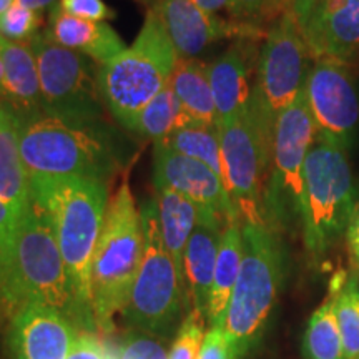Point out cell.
I'll use <instances>...</instances> for the list:
<instances>
[{
  "mask_svg": "<svg viewBox=\"0 0 359 359\" xmlns=\"http://www.w3.org/2000/svg\"><path fill=\"white\" fill-rule=\"evenodd\" d=\"M30 190L52 219L70 283L75 325L90 333L97 330L90 285L92 263L110 201L105 180H40L30 183Z\"/></svg>",
  "mask_w": 359,
  "mask_h": 359,
  "instance_id": "cell-1",
  "label": "cell"
},
{
  "mask_svg": "<svg viewBox=\"0 0 359 359\" xmlns=\"http://www.w3.org/2000/svg\"><path fill=\"white\" fill-rule=\"evenodd\" d=\"M243 257L223 331L236 359H243L262 341L286 276V255L268 224H241Z\"/></svg>",
  "mask_w": 359,
  "mask_h": 359,
  "instance_id": "cell-2",
  "label": "cell"
},
{
  "mask_svg": "<svg viewBox=\"0 0 359 359\" xmlns=\"http://www.w3.org/2000/svg\"><path fill=\"white\" fill-rule=\"evenodd\" d=\"M180 57L154 7L130 47L97 70L98 88L107 110L132 130L140 111L168 87Z\"/></svg>",
  "mask_w": 359,
  "mask_h": 359,
  "instance_id": "cell-3",
  "label": "cell"
},
{
  "mask_svg": "<svg viewBox=\"0 0 359 359\" xmlns=\"http://www.w3.org/2000/svg\"><path fill=\"white\" fill-rule=\"evenodd\" d=\"M143 248L142 215L125 182L109 201L92 263V308L98 331L111 333L115 316L127 306Z\"/></svg>",
  "mask_w": 359,
  "mask_h": 359,
  "instance_id": "cell-4",
  "label": "cell"
},
{
  "mask_svg": "<svg viewBox=\"0 0 359 359\" xmlns=\"http://www.w3.org/2000/svg\"><path fill=\"white\" fill-rule=\"evenodd\" d=\"M359 203L358 187L346 150L316 140L304 161L303 241L320 263L346 233Z\"/></svg>",
  "mask_w": 359,
  "mask_h": 359,
  "instance_id": "cell-5",
  "label": "cell"
},
{
  "mask_svg": "<svg viewBox=\"0 0 359 359\" xmlns=\"http://www.w3.org/2000/svg\"><path fill=\"white\" fill-rule=\"evenodd\" d=\"M140 215L145 248L122 316L132 330L168 339L182 326L190 296L161 236L156 200H148Z\"/></svg>",
  "mask_w": 359,
  "mask_h": 359,
  "instance_id": "cell-6",
  "label": "cell"
},
{
  "mask_svg": "<svg viewBox=\"0 0 359 359\" xmlns=\"http://www.w3.org/2000/svg\"><path fill=\"white\" fill-rule=\"evenodd\" d=\"M19 148L30 183L72 177L105 180L115 168L105 133L52 116L20 122Z\"/></svg>",
  "mask_w": 359,
  "mask_h": 359,
  "instance_id": "cell-7",
  "label": "cell"
},
{
  "mask_svg": "<svg viewBox=\"0 0 359 359\" xmlns=\"http://www.w3.org/2000/svg\"><path fill=\"white\" fill-rule=\"evenodd\" d=\"M27 303L47 304L74 321V299L55 230L48 213L34 198L17 230L11 311Z\"/></svg>",
  "mask_w": 359,
  "mask_h": 359,
  "instance_id": "cell-8",
  "label": "cell"
},
{
  "mask_svg": "<svg viewBox=\"0 0 359 359\" xmlns=\"http://www.w3.org/2000/svg\"><path fill=\"white\" fill-rule=\"evenodd\" d=\"M39 64L43 115L103 133L105 102L90 58L53 42L47 30L32 42Z\"/></svg>",
  "mask_w": 359,
  "mask_h": 359,
  "instance_id": "cell-9",
  "label": "cell"
},
{
  "mask_svg": "<svg viewBox=\"0 0 359 359\" xmlns=\"http://www.w3.org/2000/svg\"><path fill=\"white\" fill-rule=\"evenodd\" d=\"M218 133L224 187L238 218L241 224H266L263 196L271 167L275 127L248 103L238 118L219 125Z\"/></svg>",
  "mask_w": 359,
  "mask_h": 359,
  "instance_id": "cell-10",
  "label": "cell"
},
{
  "mask_svg": "<svg viewBox=\"0 0 359 359\" xmlns=\"http://www.w3.org/2000/svg\"><path fill=\"white\" fill-rule=\"evenodd\" d=\"M316 138L318 130L303 88L275 123L271 167L263 196L264 218L273 230L293 222L302 224L304 161Z\"/></svg>",
  "mask_w": 359,
  "mask_h": 359,
  "instance_id": "cell-11",
  "label": "cell"
},
{
  "mask_svg": "<svg viewBox=\"0 0 359 359\" xmlns=\"http://www.w3.org/2000/svg\"><path fill=\"white\" fill-rule=\"evenodd\" d=\"M308 60L311 55L302 29L294 13L288 11L266 32L250 98L251 105L271 125L304 88Z\"/></svg>",
  "mask_w": 359,
  "mask_h": 359,
  "instance_id": "cell-12",
  "label": "cell"
},
{
  "mask_svg": "<svg viewBox=\"0 0 359 359\" xmlns=\"http://www.w3.org/2000/svg\"><path fill=\"white\" fill-rule=\"evenodd\" d=\"M304 93L318 130L316 140L348 150L359 127V90L353 67L333 60H313Z\"/></svg>",
  "mask_w": 359,
  "mask_h": 359,
  "instance_id": "cell-13",
  "label": "cell"
},
{
  "mask_svg": "<svg viewBox=\"0 0 359 359\" xmlns=\"http://www.w3.org/2000/svg\"><path fill=\"white\" fill-rule=\"evenodd\" d=\"M155 188H170L198 206V223L224 228L241 223L223 180L198 160L170 150L163 143L154 148Z\"/></svg>",
  "mask_w": 359,
  "mask_h": 359,
  "instance_id": "cell-14",
  "label": "cell"
},
{
  "mask_svg": "<svg viewBox=\"0 0 359 359\" xmlns=\"http://www.w3.org/2000/svg\"><path fill=\"white\" fill-rule=\"evenodd\" d=\"M291 12L311 60L359 64V0H303Z\"/></svg>",
  "mask_w": 359,
  "mask_h": 359,
  "instance_id": "cell-15",
  "label": "cell"
},
{
  "mask_svg": "<svg viewBox=\"0 0 359 359\" xmlns=\"http://www.w3.org/2000/svg\"><path fill=\"white\" fill-rule=\"evenodd\" d=\"M154 8L180 58H195L208 45L228 37H266L258 27L218 19L215 13L203 11L195 0H156Z\"/></svg>",
  "mask_w": 359,
  "mask_h": 359,
  "instance_id": "cell-16",
  "label": "cell"
},
{
  "mask_svg": "<svg viewBox=\"0 0 359 359\" xmlns=\"http://www.w3.org/2000/svg\"><path fill=\"white\" fill-rule=\"evenodd\" d=\"M77 336V325L67 314L27 303L13 313L8 346L15 359H67Z\"/></svg>",
  "mask_w": 359,
  "mask_h": 359,
  "instance_id": "cell-17",
  "label": "cell"
},
{
  "mask_svg": "<svg viewBox=\"0 0 359 359\" xmlns=\"http://www.w3.org/2000/svg\"><path fill=\"white\" fill-rule=\"evenodd\" d=\"M253 52V40L241 39L208 65L217 127L233 122L248 109L253 90L250 85Z\"/></svg>",
  "mask_w": 359,
  "mask_h": 359,
  "instance_id": "cell-18",
  "label": "cell"
},
{
  "mask_svg": "<svg viewBox=\"0 0 359 359\" xmlns=\"http://www.w3.org/2000/svg\"><path fill=\"white\" fill-rule=\"evenodd\" d=\"M0 58L4 65V95L8 109L22 123L43 115L42 87L37 57L30 43H13L0 37Z\"/></svg>",
  "mask_w": 359,
  "mask_h": 359,
  "instance_id": "cell-19",
  "label": "cell"
},
{
  "mask_svg": "<svg viewBox=\"0 0 359 359\" xmlns=\"http://www.w3.org/2000/svg\"><path fill=\"white\" fill-rule=\"evenodd\" d=\"M48 22L50 27L47 29V34L53 42L100 65L127 48L122 37L107 22L77 19L62 12L58 7L50 11Z\"/></svg>",
  "mask_w": 359,
  "mask_h": 359,
  "instance_id": "cell-20",
  "label": "cell"
},
{
  "mask_svg": "<svg viewBox=\"0 0 359 359\" xmlns=\"http://www.w3.org/2000/svg\"><path fill=\"white\" fill-rule=\"evenodd\" d=\"M20 118L0 107V201L19 219L32 203V190L19 148Z\"/></svg>",
  "mask_w": 359,
  "mask_h": 359,
  "instance_id": "cell-21",
  "label": "cell"
},
{
  "mask_svg": "<svg viewBox=\"0 0 359 359\" xmlns=\"http://www.w3.org/2000/svg\"><path fill=\"white\" fill-rule=\"evenodd\" d=\"M222 233V228L198 223L188 240L185 258H183V271H185L191 308L201 313L206 325H208L210 293H212Z\"/></svg>",
  "mask_w": 359,
  "mask_h": 359,
  "instance_id": "cell-22",
  "label": "cell"
},
{
  "mask_svg": "<svg viewBox=\"0 0 359 359\" xmlns=\"http://www.w3.org/2000/svg\"><path fill=\"white\" fill-rule=\"evenodd\" d=\"M168 85L182 110V125L201 123L217 127V109L210 85L208 65L195 58H180Z\"/></svg>",
  "mask_w": 359,
  "mask_h": 359,
  "instance_id": "cell-23",
  "label": "cell"
},
{
  "mask_svg": "<svg viewBox=\"0 0 359 359\" xmlns=\"http://www.w3.org/2000/svg\"><path fill=\"white\" fill-rule=\"evenodd\" d=\"M243 257L241 223H230L222 233L212 293L208 304V327H223Z\"/></svg>",
  "mask_w": 359,
  "mask_h": 359,
  "instance_id": "cell-24",
  "label": "cell"
},
{
  "mask_svg": "<svg viewBox=\"0 0 359 359\" xmlns=\"http://www.w3.org/2000/svg\"><path fill=\"white\" fill-rule=\"evenodd\" d=\"M155 200L156 206H158L160 228L165 246H167L168 253L172 255L173 262L177 264L180 276L185 281L183 258H185L188 240L198 224V206L180 193L170 190V188L156 190Z\"/></svg>",
  "mask_w": 359,
  "mask_h": 359,
  "instance_id": "cell-25",
  "label": "cell"
},
{
  "mask_svg": "<svg viewBox=\"0 0 359 359\" xmlns=\"http://www.w3.org/2000/svg\"><path fill=\"white\" fill-rule=\"evenodd\" d=\"M158 143H163L165 147L180 155L201 161L206 167L212 168L224 183L218 127L201 123H183L175 128L163 142Z\"/></svg>",
  "mask_w": 359,
  "mask_h": 359,
  "instance_id": "cell-26",
  "label": "cell"
},
{
  "mask_svg": "<svg viewBox=\"0 0 359 359\" xmlns=\"http://www.w3.org/2000/svg\"><path fill=\"white\" fill-rule=\"evenodd\" d=\"M303 359H346L343 338L334 316L333 294L309 318L303 334Z\"/></svg>",
  "mask_w": 359,
  "mask_h": 359,
  "instance_id": "cell-27",
  "label": "cell"
},
{
  "mask_svg": "<svg viewBox=\"0 0 359 359\" xmlns=\"http://www.w3.org/2000/svg\"><path fill=\"white\" fill-rule=\"evenodd\" d=\"M183 122L182 110L172 88L165 87L148 105L138 114L132 132L150 138L155 143L163 142L175 128Z\"/></svg>",
  "mask_w": 359,
  "mask_h": 359,
  "instance_id": "cell-28",
  "label": "cell"
},
{
  "mask_svg": "<svg viewBox=\"0 0 359 359\" xmlns=\"http://www.w3.org/2000/svg\"><path fill=\"white\" fill-rule=\"evenodd\" d=\"M334 316L343 338L346 359L359 358V275L344 278L338 290L331 291Z\"/></svg>",
  "mask_w": 359,
  "mask_h": 359,
  "instance_id": "cell-29",
  "label": "cell"
},
{
  "mask_svg": "<svg viewBox=\"0 0 359 359\" xmlns=\"http://www.w3.org/2000/svg\"><path fill=\"white\" fill-rule=\"evenodd\" d=\"M19 219L0 201V306L11 311V293L15 262V241Z\"/></svg>",
  "mask_w": 359,
  "mask_h": 359,
  "instance_id": "cell-30",
  "label": "cell"
},
{
  "mask_svg": "<svg viewBox=\"0 0 359 359\" xmlns=\"http://www.w3.org/2000/svg\"><path fill=\"white\" fill-rule=\"evenodd\" d=\"M288 11H291V0H231L228 7L233 20L258 29H262V24L281 19Z\"/></svg>",
  "mask_w": 359,
  "mask_h": 359,
  "instance_id": "cell-31",
  "label": "cell"
},
{
  "mask_svg": "<svg viewBox=\"0 0 359 359\" xmlns=\"http://www.w3.org/2000/svg\"><path fill=\"white\" fill-rule=\"evenodd\" d=\"M40 24L42 13L15 2L4 15H0V37L13 43H30L37 37Z\"/></svg>",
  "mask_w": 359,
  "mask_h": 359,
  "instance_id": "cell-32",
  "label": "cell"
},
{
  "mask_svg": "<svg viewBox=\"0 0 359 359\" xmlns=\"http://www.w3.org/2000/svg\"><path fill=\"white\" fill-rule=\"evenodd\" d=\"M205 326L208 325L201 313L191 308L177 331V338L170 348V359H198L205 338Z\"/></svg>",
  "mask_w": 359,
  "mask_h": 359,
  "instance_id": "cell-33",
  "label": "cell"
},
{
  "mask_svg": "<svg viewBox=\"0 0 359 359\" xmlns=\"http://www.w3.org/2000/svg\"><path fill=\"white\" fill-rule=\"evenodd\" d=\"M115 359H170V348L165 338L132 330L120 343Z\"/></svg>",
  "mask_w": 359,
  "mask_h": 359,
  "instance_id": "cell-34",
  "label": "cell"
},
{
  "mask_svg": "<svg viewBox=\"0 0 359 359\" xmlns=\"http://www.w3.org/2000/svg\"><path fill=\"white\" fill-rule=\"evenodd\" d=\"M57 7L69 15L92 22H107L116 15L103 0H58Z\"/></svg>",
  "mask_w": 359,
  "mask_h": 359,
  "instance_id": "cell-35",
  "label": "cell"
},
{
  "mask_svg": "<svg viewBox=\"0 0 359 359\" xmlns=\"http://www.w3.org/2000/svg\"><path fill=\"white\" fill-rule=\"evenodd\" d=\"M198 359H236L223 327H208L201 343Z\"/></svg>",
  "mask_w": 359,
  "mask_h": 359,
  "instance_id": "cell-36",
  "label": "cell"
},
{
  "mask_svg": "<svg viewBox=\"0 0 359 359\" xmlns=\"http://www.w3.org/2000/svg\"><path fill=\"white\" fill-rule=\"evenodd\" d=\"M67 359H109L102 343L92 333L79 334Z\"/></svg>",
  "mask_w": 359,
  "mask_h": 359,
  "instance_id": "cell-37",
  "label": "cell"
},
{
  "mask_svg": "<svg viewBox=\"0 0 359 359\" xmlns=\"http://www.w3.org/2000/svg\"><path fill=\"white\" fill-rule=\"evenodd\" d=\"M344 238H346L349 264H351L353 273L359 275V203L354 210L351 219H349Z\"/></svg>",
  "mask_w": 359,
  "mask_h": 359,
  "instance_id": "cell-38",
  "label": "cell"
},
{
  "mask_svg": "<svg viewBox=\"0 0 359 359\" xmlns=\"http://www.w3.org/2000/svg\"><path fill=\"white\" fill-rule=\"evenodd\" d=\"M17 4L22 7L30 8V11L42 13L43 11H52L53 7H57L58 0H17Z\"/></svg>",
  "mask_w": 359,
  "mask_h": 359,
  "instance_id": "cell-39",
  "label": "cell"
},
{
  "mask_svg": "<svg viewBox=\"0 0 359 359\" xmlns=\"http://www.w3.org/2000/svg\"><path fill=\"white\" fill-rule=\"evenodd\" d=\"M195 2L198 4L203 11L210 13H217L219 11H223V8H226L228 11L231 0H195Z\"/></svg>",
  "mask_w": 359,
  "mask_h": 359,
  "instance_id": "cell-40",
  "label": "cell"
},
{
  "mask_svg": "<svg viewBox=\"0 0 359 359\" xmlns=\"http://www.w3.org/2000/svg\"><path fill=\"white\" fill-rule=\"evenodd\" d=\"M15 2L17 0H0V15H4Z\"/></svg>",
  "mask_w": 359,
  "mask_h": 359,
  "instance_id": "cell-41",
  "label": "cell"
},
{
  "mask_svg": "<svg viewBox=\"0 0 359 359\" xmlns=\"http://www.w3.org/2000/svg\"><path fill=\"white\" fill-rule=\"evenodd\" d=\"M4 95V65L2 58H0V98Z\"/></svg>",
  "mask_w": 359,
  "mask_h": 359,
  "instance_id": "cell-42",
  "label": "cell"
},
{
  "mask_svg": "<svg viewBox=\"0 0 359 359\" xmlns=\"http://www.w3.org/2000/svg\"><path fill=\"white\" fill-rule=\"evenodd\" d=\"M138 2H143V4H150V2H156V0H138Z\"/></svg>",
  "mask_w": 359,
  "mask_h": 359,
  "instance_id": "cell-43",
  "label": "cell"
},
{
  "mask_svg": "<svg viewBox=\"0 0 359 359\" xmlns=\"http://www.w3.org/2000/svg\"><path fill=\"white\" fill-rule=\"evenodd\" d=\"M299 2H303V0H291V7H293L294 4H299Z\"/></svg>",
  "mask_w": 359,
  "mask_h": 359,
  "instance_id": "cell-44",
  "label": "cell"
},
{
  "mask_svg": "<svg viewBox=\"0 0 359 359\" xmlns=\"http://www.w3.org/2000/svg\"><path fill=\"white\" fill-rule=\"evenodd\" d=\"M0 107H2V103H0Z\"/></svg>",
  "mask_w": 359,
  "mask_h": 359,
  "instance_id": "cell-45",
  "label": "cell"
},
{
  "mask_svg": "<svg viewBox=\"0 0 359 359\" xmlns=\"http://www.w3.org/2000/svg\"><path fill=\"white\" fill-rule=\"evenodd\" d=\"M356 359H359V358H356Z\"/></svg>",
  "mask_w": 359,
  "mask_h": 359,
  "instance_id": "cell-46",
  "label": "cell"
}]
</instances>
